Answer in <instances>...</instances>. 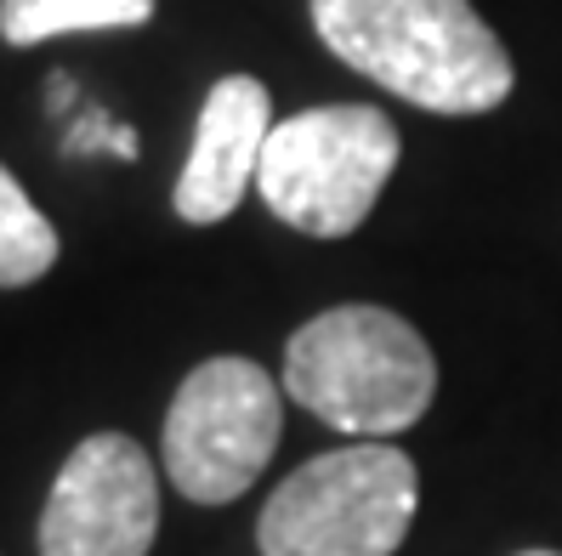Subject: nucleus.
<instances>
[{"instance_id":"obj_1","label":"nucleus","mask_w":562,"mask_h":556,"mask_svg":"<svg viewBox=\"0 0 562 556\" xmlns=\"http://www.w3.org/2000/svg\"><path fill=\"white\" fill-rule=\"evenodd\" d=\"M313 29L347 69L426 114H488L517 86L472 0H313Z\"/></svg>"},{"instance_id":"obj_2","label":"nucleus","mask_w":562,"mask_h":556,"mask_svg":"<svg viewBox=\"0 0 562 556\" xmlns=\"http://www.w3.org/2000/svg\"><path fill=\"white\" fill-rule=\"evenodd\" d=\"M284 392L347 438H392L432 409L438 364L398 313L329 307L290 336Z\"/></svg>"},{"instance_id":"obj_3","label":"nucleus","mask_w":562,"mask_h":556,"mask_svg":"<svg viewBox=\"0 0 562 556\" xmlns=\"http://www.w3.org/2000/svg\"><path fill=\"white\" fill-rule=\"evenodd\" d=\"M420 506L415 461L392 443H352L290 472L261 506V556H392Z\"/></svg>"},{"instance_id":"obj_4","label":"nucleus","mask_w":562,"mask_h":556,"mask_svg":"<svg viewBox=\"0 0 562 556\" xmlns=\"http://www.w3.org/2000/svg\"><path fill=\"white\" fill-rule=\"evenodd\" d=\"M398 171V125L381 109L329 103L268 131L256 188L279 222L313 239H347Z\"/></svg>"},{"instance_id":"obj_5","label":"nucleus","mask_w":562,"mask_h":556,"mask_svg":"<svg viewBox=\"0 0 562 556\" xmlns=\"http://www.w3.org/2000/svg\"><path fill=\"white\" fill-rule=\"evenodd\" d=\"M279 432V381L250 358H205L165 415V477L193 506H227L268 472Z\"/></svg>"},{"instance_id":"obj_6","label":"nucleus","mask_w":562,"mask_h":556,"mask_svg":"<svg viewBox=\"0 0 562 556\" xmlns=\"http://www.w3.org/2000/svg\"><path fill=\"white\" fill-rule=\"evenodd\" d=\"M154 529L159 477L143 443L125 432L75 443L41 511V556H148Z\"/></svg>"},{"instance_id":"obj_7","label":"nucleus","mask_w":562,"mask_h":556,"mask_svg":"<svg viewBox=\"0 0 562 556\" xmlns=\"http://www.w3.org/2000/svg\"><path fill=\"white\" fill-rule=\"evenodd\" d=\"M268 131H273L268 86L250 80V75L216 80L205 109H200V131H193L188 166L177 177V216L193 222V227H211L222 216H234L245 188L261 171Z\"/></svg>"},{"instance_id":"obj_8","label":"nucleus","mask_w":562,"mask_h":556,"mask_svg":"<svg viewBox=\"0 0 562 556\" xmlns=\"http://www.w3.org/2000/svg\"><path fill=\"white\" fill-rule=\"evenodd\" d=\"M154 18V0H0V41L41 46L57 35H91V29H137Z\"/></svg>"},{"instance_id":"obj_9","label":"nucleus","mask_w":562,"mask_h":556,"mask_svg":"<svg viewBox=\"0 0 562 556\" xmlns=\"http://www.w3.org/2000/svg\"><path fill=\"white\" fill-rule=\"evenodd\" d=\"M52 261H57V227L35 211L18 177L0 166V290H23L46 279Z\"/></svg>"},{"instance_id":"obj_10","label":"nucleus","mask_w":562,"mask_h":556,"mask_svg":"<svg viewBox=\"0 0 562 556\" xmlns=\"http://www.w3.org/2000/svg\"><path fill=\"white\" fill-rule=\"evenodd\" d=\"M97 148H109V154L131 159V154H137V137H131L120 120H109L103 109H91V114L75 120V131H69V143H63V154H97Z\"/></svg>"},{"instance_id":"obj_11","label":"nucleus","mask_w":562,"mask_h":556,"mask_svg":"<svg viewBox=\"0 0 562 556\" xmlns=\"http://www.w3.org/2000/svg\"><path fill=\"white\" fill-rule=\"evenodd\" d=\"M517 556H562V551H517Z\"/></svg>"}]
</instances>
